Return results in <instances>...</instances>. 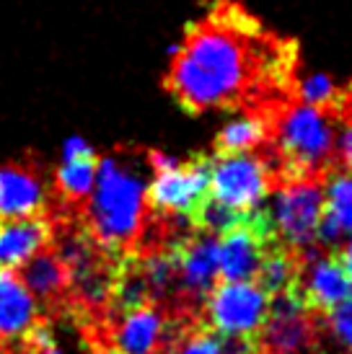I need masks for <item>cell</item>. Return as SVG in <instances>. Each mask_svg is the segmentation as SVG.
<instances>
[{
	"mask_svg": "<svg viewBox=\"0 0 352 354\" xmlns=\"http://www.w3.org/2000/svg\"><path fill=\"white\" fill-rule=\"evenodd\" d=\"M313 336V313L306 308L298 282L277 295H270L267 321L256 334L259 354H308Z\"/></svg>",
	"mask_w": 352,
	"mask_h": 354,
	"instance_id": "7",
	"label": "cell"
},
{
	"mask_svg": "<svg viewBox=\"0 0 352 354\" xmlns=\"http://www.w3.org/2000/svg\"><path fill=\"white\" fill-rule=\"evenodd\" d=\"M301 274V251H293L283 241H274L264 248L254 282L267 295H277L288 287H293Z\"/></svg>",
	"mask_w": 352,
	"mask_h": 354,
	"instance_id": "15",
	"label": "cell"
},
{
	"mask_svg": "<svg viewBox=\"0 0 352 354\" xmlns=\"http://www.w3.org/2000/svg\"><path fill=\"white\" fill-rule=\"evenodd\" d=\"M179 295L186 300H205L218 277V236L192 230L174 243Z\"/></svg>",
	"mask_w": 352,
	"mask_h": 354,
	"instance_id": "12",
	"label": "cell"
},
{
	"mask_svg": "<svg viewBox=\"0 0 352 354\" xmlns=\"http://www.w3.org/2000/svg\"><path fill=\"white\" fill-rule=\"evenodd\" d=\"M80 225L109 254L125 256L143 236L148 220L146 181L125 153L98 158L96 181L78 209Z\"/></svg>",
	"mask_w": 352,
	"mask_h": 354,
	"instance_id": "2",
	"label": "cell"
},
{
	"mask_svg": "<svg viewBox=\"0 0 352 354\" xmlns=\"http://www.w3.org/2000/svg\"><path fill=\"white\" fill-rule=\"evenodd\" d=\"M326 318H329V328H332L334 339L352 349V295L334 305L326 313Z\"/></svg>",
	"mask_w": 352,
	"mask_h": 354,
	"instance_id": "20",
	"label": "cell"
},
{
	"mask_svg": "<svg viewBox=\"0 0 352 354\" xmlns=\"http://www.w3.org/2000/svg\"><path fill=\"white\" fill-rule=\"evenodd\" d=\"M52 241V220L47 215L0 220V266L16 269Z\"/></svg>",
	"mask_w": 352,
	"mask_h": 354,
	"instance_id": "14",
	"label": "cell"
},
{
	"mask_svg": "<svg viewBox=\"0 0 352 354\" xmlns=\"http://www.w3.org/2000/svg\"><path fill=\"white\" fill-rule=\"evenodd\" d=\"M270 189H272V176L259 156H252V153L213 156L207 194L215 197L218 202L234 207L238 212H246L262 205Z\"/></svg>",
	"mask_w": 352,
	"mask_h": 354,
	"instance_id": "8",
	"label": "cell"
},
{
	"mask_svg": "<svg viewBox=\"0 0 352 354\" xmlns=\"http://www.w3.org/2000/svg\"><path fill=\"white\" fill-rule=\"evenodd\" d=\"M39 318V305L21 282L19 272L0 266V344L19 342Z\"/></svg>",
	"mask_w": 352,
	"mask_h": 354,
	"instance_id": "13",
	"label": "cell"
},
{
	"mask_svg": "<svg viewBox=\"0 0 352 354\" xmlns=\"http://www.w3.org/2000/svg\"><path fill=\"white\" fill-rule=\"evenodd\" d=\"M277 238L293 251L316 246V227L324 215V184L313 178H290L274 192L270 205Z\"/></svg>",
	"mask_w": 352,
	"mask_h": 354,
	"instance_id": "4",
	"label": "cell"
},
{
	"mask_svg": "<svg viewBox=\"0 0 352 354\" xmlns=\"http://www.w3.org/2000/svg\"><path fill=\"white\" fill-rule=\"evenodd\" d=\"M277 145L285 181L311 178L316 171H326L334 153V129L326 109L308 104L290 109L277 124Z\"/></svg>",
	"mask_w": 352,
	"mask_h": 354,
	"instance_id": "3",
	"label": "cell"
},
{
	"mask_svg": "<svg viewBox=\"0 0 352 354\" xmlns=\"http://www.w3.org/2000/svg\"><path fill=\"white\" fill-rule=\"evenodd\" d=\"M324 209L340 223L342 233L352 236V171L332 168L324 178Z\"/></svg>",
	"mask_w": 352,
	"mask_h": 354,
	"instance_id": "17",
	"label": "cell"
},
{
	"mask_svg": "<svg viewBox=\"0 0 352 354\" xmlns=\"http://www.w3.org/2000/svg\"><path fill=\"white\" fill-rule=\"evenodd\" d=\"M298 290L313 315H326L334 305L352 295V282L334 251H313L308 246L301 251Z\"/></svg>",
	"mask_w": 352,
	"mask_h": 354,
	"instance_id": "10",
	"label": "cell"
},
{
	"mask_svg": "<svg viewBox=\"0 0 352 354\" xmlns=\"http://www.w3.org/2000/svg\"><path fill=\"white\" fill-rule=\"evenodd\" d=\"M16 272L31 297L37 300L42 315L58 318L70 313V277L52 243H47L31 259L16 266Z\"/></svg>",
	"mask_w": 352,
	"mask_h": 354,
	"instance_id": "11",
	"label": "cell"
},
{
	"mask_svg": "<svg viewBox=\"0 0 352 354\" xmlns=\"http://www.w3.org/2000/svg\"><path fill=\"white\" fill-rule=\"evenodd\" d=\"M254 75V59L244 34L231 24H195L171 50L166 91L176 104L200 114L228 109L244 96Z\"/></svg>",
	"mask_w": 352,
	"mask_h": 354,
	"instance_id": "1",
	"label": "cell"
},
{
	"mask_svg": "<svg viewBox=\"0 0 352 354\" xmlns=\"http://www.w3.org/2000/svg\"><path fill=\"white\" fill-rule=\"evenodd\" d=\"M164 354H220V336L205 324L197 326L195 331L186 328Z\"/></svg>",
	"mask_w": 352,
	"mask_h": 354,
	"instance_id": "18",
	"label": "cell"
},
{
	"mask_svg": "<svg viewBox=\"0 0 352 354\" xmlns=\"http://www.w3.org/2000/svg\"><path fill=\"white\" fill-rule=\"evenodd\" d=\"M270 135V127L262 117H238L231 119L215 138V156H231V153H249L259 148Z\"/></svg>",
	"mask_w": 352,
	"mask_h": 354,
	"instance_id": "16",
	"label": "cell"
},
{
	"mask_svg": "<svg viewBox=\"0 0 352 354\" xmlns=\"http://www.w3.org/2000/svg\"><path fill=\"white\" fill-rule=\"evenodd\" d=\"M334 254H337V259H340V264H342L344 269V274L350 277V282H352V238L344 243L342 248H334Z\"/></svg>",
	"mask_w": 352,
	"mask_h": 354,
	"instance_id": "22",
	"label": "cell"
},
{
	"mask_svg": "<svg viewBox=\"0 0 352 354\" xmlns=\"http://www.w3.org/2000/svg\"><path fill=\"white\" fill-rule=\"evenodd\" d=\"M340 156H342V163L347 171H352V122L347 124V129L340 138Z\"/></svg>",
	"mask_w": 352,
	"mask_h": 354,
	"instance_id": "21",
	"label": "cell"
},
{
	"mask_svg": "<svg viewBox=\"0 0 352 354\" xmlns=\"http://www.w3.org/2000/svg\"><path fill=\"white\" fill-rule=\"evenodd\" d=\"M270 295L256 282H225L205 295V326L215 334L256 336L267 321Z\"/></svg>",
	"mask_w": 352,
	"mask_h": 354,
	"instance_id": "6",
	"label": "cell"
},
{
	"mask_svg": "<svg viewBox=\"0 0 352 354\" xmlns=\"http://www.w3.org/2000/svg\"><path fill=\"white\" fill-rule=\"evenodd\" d=\"M49 212V178L44 160L26 153L0 166V220L39 217Z\"/></svg>",
	"mask_w": 352,
	"mask_h": 354,
	"instance_id": "9",
	"label": "cell"
},
{
	"mask_svg": "<svg viewBox=\"0 0 352 354\" xmlns=\"http://www.w3.org/2000/svg\"><path fill=\"white\" fill-rule=\"evenodd\" d=\"M298 96L308 106L332 109V104H337V83L324 73H311L298 83Z\"/></svg>",
	"mask_w": 352,
	"mask_h": 354,
	"instance_id": "19",
	"label": "cell"
},
{
	"mask_svg": "<svg viewBox=\"0 0 352 354\" xmlns=\"http://www.w3.org/2000/svg\"><path fill=\"white\" fill-rule=\"evenodd\" d=\"M213 156H192L176 166L156 171L153 181L146 187V205L158 217H189L197 205L207 197Z\"/></svg>",
	"mask_w": 352,
	"mask_h": 354,
	"instance_id": "5",
	"label": "cell"
}]
</instances>
